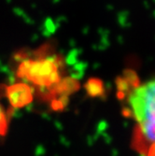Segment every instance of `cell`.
I'll return each mask as SVG.
<instances>
[{"label":"cell","mask_w":155,"mask_h":156,"mask_svg":"<svg viewBox=\"0 0 155 156\" xmlns=\"http://www.w3.org/2000/svg\"><path fill=\"white\" fill-rule=\"evenodd\" d=\"M17 76L33 89L49 90L53 94V102L60 107L78 89L76 80L63 75L62 58L49 51H36L23 58L17 67Z\"/></svg>","instance_id":"2"},{"label":"cell","mask_w":155,"mask_h":156,"mask_svg":"<svg viewBox=\"0 0 155 156\" xmlns=\"http://www.w3.org/2000/svg\"><path fill=\"white\" fill-rule=\"evenodd\" d=\"M116 85L123 114L134 122L131 147L140 156H155V78L141 81L128 69Z\"/></svg>","instance_id":"1"},{"label":"cell","mask_w":155,"mask_h":156,"mask_svg":"<svg viewBox=\"0 0 155 156\" xmlns=\"http://www.w3.org/2000/svg\"><path fill=\"white\" fill-rule=\"evenodd\" d=\"M5 95L12 108H22L32 102L34 89L25 82L20 81L6 88Z\"/></svg>","instance_id":"3"},{"label":"cell","mask_w":155,"mask_h":156,"mask_svg":"<svg viewBox=\"0 0 155 156\" xmlns=\"http://www.w3.org/2000/svg\"><path fill=\"white\" fill-rule=\"evenodd\" d=\"M9 128V117L4 107L0 103V136L5 135Z\"/></svg>","instance_id":"4"}]
</instances>
